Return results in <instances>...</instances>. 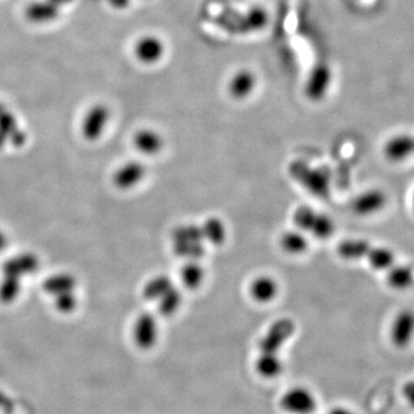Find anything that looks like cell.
<instances>
[{
  "label": "cell",
  "mask_w": 414,
  "mask_h": 414,
  "mask_svg": "<svg viewBox=\"0 0 414 414\" xmlns=\"http://www.w3.org/2000/svg\"><path fill=\"white\" fill-rule=\"evenodd\" d=\"M257 87V76L250 69L242 68L231 76L228 83V93L231 98L243 100L253 95Z\"/></svg>",
  "instance_id": "14"
},
{
  "label": "cell",
  "mask_w": 414,
  "mask_h": 414,
  "mask_svg": "<svg viewBox=\"0 0 414 414\" xmlns=\"http://www.w3.org/2000/svg\"><path fill=\"white\" fill-rule=\"evenodd\" d=\"M39 261L36 255L24 253L7 260L3 266L4 276H16L18 279L38 270Z\"/></svg>",
  "instance_id": "18"
},
{
  "label": "cell",
  "mask_w": 414,
  "mask_h": 414,
  "mask_svg": "<svg viewBox=\"0 0 414 414\" xmlns=\"http://www.w3.org/2000/svg\"><path fill=\"white\" fill-rule=\"evenodd\" d=\"M147 167L144 164L136 160L124 162L115 171L113 184L117 189L130 190L141 184L147 176Z\"/></svg>",
  "instance_id": "11"
},
{
  "label": "cell",
  "mask_w": 414,
  "mask_h": 414,
  "mask_svg": "<svg viewBox=\"0 0 414 414\" xmlns=\"http://www.w3.org/2000/svg\"><path fill=\"white\" fill-rule=\"evenodd\" d=\"M201 225L206 244L219 246L223 245L227 240V238H228L227 225H225V221L218 216L207 218Z\"/></svg>",
  "instance_id": "21"
},
{
  "label": "cell",
  "mask_w": 414,
  "mask_h": 414,
  "mask_svg": "<svg viewBox=\"0 0 414 414\" xmlns=\"http://www.w3.org/2000/svg\"><path fill=\"white\" fill-rule=\"evenodd\" d=\"M16 130V120L14 115L5 111L0 115V134H13Z\"/></svg>",
  "instance_id": "31"
},
{
  "label": "cell",
  "mask_w": 414,
  "mask_h": 414,
  "mask_svg": "<svg viewBox=\"0 0 414 414\" xmlns=\"http://www.w3.org/2000/svg\"><path fill=\"white\" fill-rule=\"evenodd\" d=\"M76 287L75 276L69 273H59L52 275L43 283V288L52 296L74 292Z\"/></svg>",
  "instance_id": "25"
},
{
  "label": "cell",
  "mask_w": 414,
  "mask_h": 414,
  "mask_svg": "<svg viewBox=\"0 0 414 414\" xmlns=\"http://www.w3.org/2000/svg\"><path fill=\"white\" fill-rule=\"evenodd\" d=\"M294 223L296 228L320 240H327L335 233L334 220L309 206H300L294 211Z\"/></svg>",
  "instance_id": "3"
},
{
  "label": "cell",
  "mask_w": 414,
  "mask_h": 414,
  "mask_svg": "<svg viewBox=\"0 0 414 414\" xmlns=\"http://www.w3.org/2000/svg\"><path fill=\"white\" fill-rule=\"evenodd\" d=\"M181 281L189 290H197L204 285L206 270L199 260H186L184 267L181 268Z\"/></svg>",
  "instance_id": "20"
},
{
  "label": "cell",
  "mask_w": 414,
  "mask_h": 414,
  "mask_svg": "<svg viewBox=\"0 0 414 414\" xmlns=\"http://www.w3.org/2000/svg\"><path fill=\"white\" fill-rule=\"evenodd\" d=\"M165 44L154 35H145L138 38L134 46V54L139 63L154 65L159 63L165 55Z\"/></svg>",
  "instance_id": "10"
},
{
  "label": "cell",
  "mask_w": 414,
  "mask_h": 414,
  "mask_svg": "<svg viewBox=\"0 0 414 414\" xmlns=\"http://www.w3.org/2000/svg\"><path fill=\"white\" fill-rule=\"evenodd\" d=\"M7 243H9V240H7L6 234L0 229V251H3L6 248Z\"/></svg>",
  "instance_id": "36"
},
{
  "label": "cell",
  "mask_w": 414,
  "mask_h": 414,
  "mask_svg": "<svg viewBox=\"0 0 414 414\" xmlns=\"http://www.w3.org/2000/svg\"><path fill=\"white\" fill-rule=\"evenodd\" d=\"M173 280L167 275H156L149 280L143 288V297L150 302H158L164 294L174 288Z\"/></svg>",
  "instance_id": "23"
},
{
  "label": "cell",
  "mask_w": 414,
  "mask_h": 414,
  "mask_svg": "<svg viewBox=\"0 0 414 414\" xmlns=\"http://www.w3.org/2000/svg\"><path fill=\"white\" fill-rule=\"evenodd\" d=\"M24 16L31 23H50L59 18L60 9L48 0H36L28 5L24 11Z\"/></svg>",
  "instance_id": "16"
},
{
  "label": "cell",
  "mask_w": 414,
  "mask_h": 414,
  "mask_svg": "<svg viewBox=\"0 0 414 414\" xmlns=\"http://www.w3.org/2000/svg\"><path fill=\"white\" fill-rule=\"evenodd\" d=\"M55 297V307L61 313H72L78 307V298L74 292H65V294H57Z\"/></svg>",
  "instance_id": "30"
},
{
  "label": "cell",
  "mask_w": 414,
  "mask_h": 414,
  "mask_svg": "<svg viewBox=\"0 0 414 414\" xmlns=\"http://www.w3.org/2000/svg\"><path fill=\"white\" fill-rule=\"evenodd\" d=\"M159 326L156 317L150 312L142 313L132 327V339L141 350H150L158 342Z\"/></svg>",
  "instance_id": "6"
},
{
  "label": "cell",
  "mask_w": 414,
  "mask_h": 414,
  "mask_svg": "<svg viewBox=\"0 0 414 414\" xmlns=\"http://www.w3.org/2000/svg\"><path fill=\"white\" fill-rule=\"evenodd\" d=\"M328 414H356L351 410H349L346 408H342V406H339V408H334L333 410H330L329 413Z\"/></svg>",
  "instance_id": "35"
},
{
  "label": "cell",
  "mask_w": 414,
  "mask_h": 414,
  "mask_svg": "<svg viewBox=\"0 0 414 414\" xmlns=\"http://www.w3.org/2000/svg\"><path fill=\"white\" fill-rule=\"evenodd\" d=\"M387 205V195L380 189H369L361 192L352 201L351 210L361 216H374Z\"/></svg>",
  "instance_id": "12"
},
{
  "label": "cell",
  "mask_w": 414,
  "mask_h": 414,
  "mask_svg": "<svg viewBox=\"0 0 414 414\" xmlns=\"http://www.w3.org/2000/svg\"><path fill=\"white\" fill-rule=\"evenodd\" d=\"M173 251L184 260H201L206 253V242L201 225L182 223L171 235Z\"/></svg>",
  "instance_id": "1"
},
{
  "label": "cell",
  "mask_w": 414,
  "mask_h": 414,
  "mask_svg": "<svg viewBox=\"0 0 414 414\" xmlns=\"http://www.w3.org/2000/svg\"><path fill=\"white\" fill-rule=\"evenodd\" d=\"M366 260L376 270H388L395 265V255L384 246L372 245L367 255Z\"/></svg>",
  "instance_id": "26"
},
{
  "label": "cell",
  "mask_w": 414,
  "mask_h": 414,
  "mask_svg": "<svg viewBox=\"0 0 414 414\" xmlns=\"http://www.w3.org/2000/svg\"><path fill=\"white\" fill-rule=\"evenodd\" d=\"M5 111H6V108L4 107L3 104H0V115H3Z\"/></svg>",
  "instance_id": "38"
},
{
  "label": "cell",
  "mask_w": 414,
  "mask_h": 414,
  "mask_svg": "<svg viewBox=\"0 0 414 414\" xmlns=\"http://www.w3.org/2000/svg\"><path fill=\"white\" fill-rule=\"evenodd\" d=\"M14 410V403L7 396L6 393L0 391V412L5 414H11Z\"/></svg>",
  "instance_id": "32"
},
{
  "label": "cell",
  "mask_w": 414,
  "mask_h": 414,
  "mask_svg": "<svg viewBox=\"0 0 414 414\" xmlns=\"http://www.w3.org/2000/svg\"><path fill=\"white\" fill-rule=\"evenodd\" d=\"M289 174L311 195L319 198H326L330 195L331 177L326 169L313 167L303 160H296L289 166Z\"/></svg>",
  "instance_id": "2"
},
{
  "label": "cell",
  "mask_w": 414,
  "mask_h": 414,
  "mask_svg": "<svg viewBox=\"0 0 414 414\" xmlns=\"http://www.w3.org/2000/svg\"><path fill=\"white\" fill-rule=\"evenodd\" d=\"M383 154L389 161H405L414 154V136L410 134L393 136L386 142Z\"/></svg>",
  "instance_id": "13"
},
{
  "label": "cell",
  "mask_w": 414,
  "mask_h": 414,
  "mask_svg": "<svg viewBox=\"0 0 414 414\" xmlns=\"http://www.w3.org/2000/svg\"><path fill=\"white\" fill-rule=\"evenodd\" d=\"M50 3L54 4L55 6L60 7L66 6V5H69V4H72L74 0H48Z\"/></svg>",
  "instance_id": "37"
},
{
  "label": "cell",
  "mask_w": 414,
  "mask_h": 414,
  "mask_svg": "<svg viewBox=\"0 0 414 414\" xmlns=\"http://www.w3.org/2000/svg\"><path fill=\"white\" fill-rule=\"evenodd\" d=\"M244 27L250 31H260L267 24V12L260 7L249 9L244 16Z\"/></svg>",
  "instance_id": "29"
},
{
  "label": "cell",
  "mask_w": 414,
  "mask_h": 414,
  "mask_svg": "<svg viewBox=\"0 0 414 414\" xmlns=\"http://www.w3.org/2000/svg\"><path fill=\"white\" fill-rule=\"evenodd\" d=\"M296 333V324L289 318L276 320L265 334L259 343V357L268 359H281L280 351L283 345Z\"/></svg>",
  "instance_id": "4"
},
{
  "label": "cell",
  "mask_w": 414,
  "mask_h": 414,
  "mask_svg": "<svg viewBox=\"0 0 414 414\" xmlns=\"http://www.w3.org/2000/svg\"><path fill=\"white\" fill-rule=\"evenodd\" d=\"M182 302H184L182 292L175 285L174 288H171L167 294H164L156 302V305H158L160 314L164 315V317H171L180 309Z\"/></svg>",
  "instance_id": "27"
},
{
  "label": "cell",
  "mask_w": 414,
  "mask_h": 414,
  "mask_svg": "<svg viewBox=\"0 0 414 414\" xmlns=\"http://www.w3.org/2000/svg\"><path fill=\"white\" fill-rule=\"evenodd\" d=\"M333 80L331 69L326 63H319L313 67L305 85V96L311 102H319L324 100L329 91Z\"/></svg>",
  "instance_id": "7"
},
{
  "label": "cell",
  "mask_w": 414,
  "mask_h": 414,
  "mask_svg": "<svg viewBox=\"0 0 414 414\" xmlns=\"http://www.w3.org/2000/svg\"><path fill=\"white\" fill-rule=\"evenodd\" d=\"M387 282L395 290H405L414 283V272L410 266L405 265H393L389 268Z\"/></svg>",
  "instance_id": "24"
},
{
  "label": "cell",
  "mask_w": 414,
  "mask_h": 414,
  "mask_svg": "<svg viewBox=\"0 0 414 414\" xmlns=\"http://www.w3.org/2000/svg\"><path fill=\"white\" fill-rule=\"evenodd\" d=\"M21 292V279L16 276H5L0 285V302L4 304L12 303Z\"/></svg>",
  "instance_id": "28"
},
{
  "label": "cell",
  "mask_w": 414,
  "mask_h": 414,
  "mask_svg": "<svg viewBox=\"0 0 414 414\" xmlns=\"http://www.w3.org/2000/svg\"><path fill=\"white\" fill-rule=\"evenodd\" d=\"M414 337V312L411 309H403L395 317L391 327V339L398 349H404L411 344Z\"/></svg>",
  "instance_id": "9"
},
{
  "label": "cell",
  "mask_w": 414,
  "mask_h": 414,
  "mask_svg": "<svg viewBox=\"0 0 414 414\" xmlns=\"http://www.w3.org/2000/svg\"><path fill=\"white\" fill-rule=\"evenodd\" d=\"M280 406L290 414H312L318 408V402L307 388L296 387L281 397Z\"/></svg>",
  "instance_id": "5"
},
{
  "label": "cell",
  "mask_w": 414,
  "mask_h": 414,
  "mask_svg": "<svg viewBox=\"0 0 414 414\" xmlns=\"http://www.w3.org/2000/svg\"><path fill=\"white\" fill-rule=\"evenodd\" d=\"M132 143L138 152L145 156H156L165 147V139L154 129H141L136 132Z\"/></svg>",
  "instance_id": "15"
},
{
  "label": "cell",
  "mask_w": 414,
  "mask_h": 414,
  "mask_svg": "<svg viewBox=\"0 0 414 414\" xmlns=\"http://www.w3.org/2000/svg\"><path fill=\"white\" fill-rule=\"evenodd\" d=\"M280 246L288 255H299L309 250V242L307 234L299 229L287 230L280 238Z\"/></svg>",
  "instance_id": "19"
},
{
  "label": "cell",
  "mask_w": 414,
  "mask_h": 414,
  "mask_svg": "<svg viewBox=\"0 0 414 414\" xmlns=\"http://www.w3.org/2000/svg\"><path fill=\"white\" fill-rule=\"evenodd\" d=\"M413 210H414V195H413Z\"/></svg>",
  "instance_id": "39"
},
{
  "label": "cell",
  "mask_w": 414,
  "mask_h": 414,
  "mask_svg": "<svg viewBox=\"0 0 414 414\" xmlns=\"http://www.w3.org/2000/svg\"><path fill=\"white\" fill-rule=\"evenodd\" d=\"M372 244L361 238L345 240L337 245V253L344 260H361L366 259Z\"/></svg>",
  "instance_id": "22"
},
{
  "label": "cell",
  "mask_w": 414,
  "mask_h": 414,
  "mask_svg": "<svg viewBox=\"0 0 414 414\" xmlns=\"http://www.w3.org/2000/svg\"><path fill=\"white\" fill-rule=\"evenodd\" d=\"M110 110L107 106L97 104L87 112L82 122V135L87 141L95 142L102 137L110 121Z\"/></svg>",
  "instance_id": "8"
},
{
  "label": "cell",
  "mask_w": 414,
  "mask_h": 414,
  "mask_svg": "<svg viewBox=\"0 0 414 414\" xmlns=\"http://www.w3.org/2000/svg\"><path fill=\"white\" fill-rule=\"evenodd\" d=\"M279 282L270 275L257 276L250 285L249 292L257 303H270L277 297Z\"/></svg>",
  "instance_id": "17"
},
{
  "label": "cell",
  "mask_w": 414,
  "mask_h": 414,
  "mask_svg": "<svg viewBox=\"0 0 414 414\" xmlns=\"http://www.w3.org/2000/svg\"><path fill=\"white\" fill-rule=\"evenodd\" d=\"M132 0H107V3L115 9H124L129 6Z\"/></svg>",
  "instance_id": "34"
},
{
  "label": "cell",
  "mask_w": 414,
  "mask_h": 414,
  "mask_svg": "<svg viewBox=\"0 0 414 414\" xmlns=\"http://www.w3.org/2000/svg\"><path fill=\"white\" fill-rule=\"evenodd\" d=\"M403 393H404V397H405L406 400L412 406H414V378L412 381L408 382L404 386V388H403Z\"/></svg>",
  "instance_id": "33"
}]
</instances>
